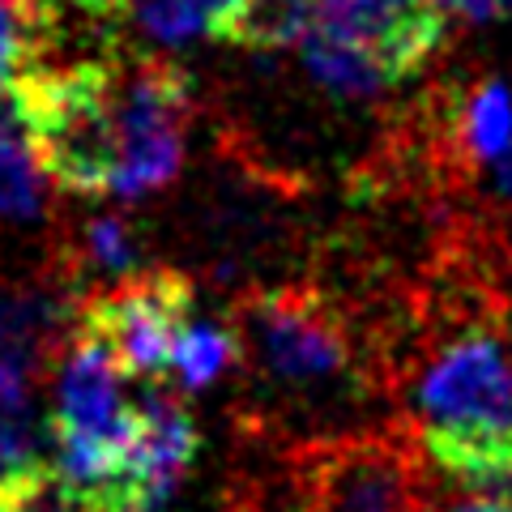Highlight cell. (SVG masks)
Returning <instances> with one entry per match:
<instances>
[{"label": "cell", "instance_id": "obj_1", "mask_svg": "<svg viewBox=\"0 0 512 512\" xmlns=\"http://www.w3.org/2000/svg\"><path fill=\"white\" fill-rule=\"evenodd\" d=\"M512 303L431 265L384 308L393 406L431 470L466 491L512 495Z\"/></svg>", "mask_w": 512, "mask_h": 512}, {"label": "cell", "instance_id": "obj_2", "mask_svg": "<svg viewBox=\"0 0 512 512\" xmlns=\"http://www.w3.org/2000/svg\"><path fill=\"white\" fill-rule=\"evenodd\" d=\"M239 338L235 423L248 440L295 444L363 427L376 402L393 406V363L384 312L320 282L248 286L222 312Z\"/></svg>", "mask_w": 512, "mask_h": 512}, {"label": "cell", "instance_id": "obj_3", "mask_svg": "<svg viewBox=\"0 0 512 512\" xmlns=\"http://www.w3.org/2000/svg\"><path fill=\"white\" fill-rule=\"evenodd\" d=\"M286 512H427L436 483L406 419L363 423L282 448Z\"/></svg>", "mask_w": 512, "mask_h": 512}, {"label": "cell", "instance_id": "obj_4", "mask_svg": "<svg viewBox=\"0 0 512 512\" xmlns=\"http://www.w3.org/2000/svg\"><path fill=\"white\" fill-rule=\"evenodd\" d=\"M120 60L124 52L64 69H30L13 86L43 175L69 197H116Z\"/></svg>", "mask_w": 512, "mask_h": 512}, {"label": "cell", "instance_id": "obj_5", "mask_svg": "<svg viewBox=\"0 0 512 512\" xmlns=\"http://www.w3.org/2000/svg\"><path fill=\"white\" fill-rule=\"evenodd\" d=\"M192 77L167 56L120 60V171L116 197L141 201L175 184L184 167L192 111Z\"/></svg>", "mask_w": 512, "mask_h": 512}, {"label": "cell", "instance_id": "obj_6", "mask_svg": "<svg viewBox=\"0 0 512 512\" xmlns=\"http://www.w3.org/2000/svg\"><path fill=\"white\" fill-rule=\"evenodd\" d=\"M197 282L184 269H137L82 299L77 329L99 338L133 380H167L180 333L192 325Z\"/></svg>", "mask_w": 512, "mask_h": 512}, {"label": "cell", "instance_id": "obj_7", "mask_svg": "<svg viewBox=\"0 0 512 512\" xmlns=\"http://www.w3.org/2000/svg\"><path fill=\"white\" fill-rule=\"evenodd\" d=\"M316 30L355 47L384 82L397 86L440 56L448 9L440 0H320Z\"/></svg>", "mask_w": 512, "mask_h": 512}, {"label": "cell", "instance_id": "obj_8", "mask_svg": "<svg viewBox=\"0 0 512 512\" xmlns=\"http://www.w3.org/2000/svg\"><path fill=\"white\" fill-rule=\"evenodd\" d=\"M39 384L30 367L0 359V500L30 474L52 466V414L39 410Z\"/></svg>", "mask_w": 512, "mask_h": 512}, {"label": "cell", "instance_id": "obj_9", "mask_svg": "<svg viewBox=\"0 0 512 512\" xmlns=\"http://www.w3.org/2000/svg\"><path fill=\"white\" fill-rule=\"evenodd\" d=\"M47 214H52V205H47L43 167L35 158V146H30L18 99L9 90L0 94V248L43 227Z\"/></svg>", "mask_w": 512, "mask_h": 512}, {"label": "cell", "instance_id": "obj_10", "mask_svg": "<svg viewBox=\"0 0 512 512\" xmlns=\"http://www.w3.org/2000/svg\"><path fill=\"white\" fill-rule=\"evenodd\" d=\"M231 372H239V338H235L231 320L227 316L192 320V325L180 333V342H175L167 380L184 393H201Z\"/></svg>", "mask_w": 512, "mask_h": 512}, {"label": "cell", "instance_id": "obj_11", "mask_svg": "<svg viewBox=\"0 0 512 512\" xmlns=\"http://www.w3.org/2000/svg\"><path fill=\"white\" fill-rule=\"evenodd\" d=\"M320 18V0H244L222 43L248 47V52H282L303 47Z\"/></svg>", "mask_w": 512, "mask_h": 512}, {"label": "cell", "instance_id": "obj_12", "mask_svg": "<svg viewBox=\"0 0 512 512\" xmlns=\"http://www.w3.org/2000/svg\"><path fill=\"white\" fill-rule=\"evenodd\" d=\"M0 512H99L94 495L82 491L73 478H64L52 466H43L26 478L22 487H13L5 500H0Z\"/></svg>", "mask_w": 512, "mask_h": 512}, {"label": "cell", "instance_id": "obj_13", "mask_svg": "<svg viewBox=\"0 0 512 512\" xmlns=\"http://www.w3.org/2000/svg\"><path fill=\"white\" fill-rule=\"evenodd\" d=\"M128 18L158 43H184L197 35L214 39L210 13L201 9V0H128Z\"/></svg>", "mask_w": 512, "mask_h": 512}, {"label": "cell", "instance_id": "obj_14", "mask_svg": "<svg viewBox=\"0 0 512 512\" xmlns=\"http://www.w3.org/2000/svg\"><path fill=\"white\" fill-rule=\"evenodd\" d=\"M26 69V22L13 0H0V94L18 86Z\"/></svg>", "mask_w": 512, "mask_h": 512}, {"label": "cell", "instance_id": "obj_15", "mask_svg": "<svg viewBox=\"0 0 512 512\" xmlns=\"http://www.w3.org/2000/svg\"><path fill=\"white\" fill-rule=\"evenodd\" d=\"M427 512H512V495H495V491H448V495H431Z\"/></svg>", "mask_w": 512, "mask_h": 512}, {"label": "cell", "instance_id": "obj_16", "mask_svg": "<svg viewBox=\"0 0 512 512\" xmlns=\"http://www.w3.org/2000/svg\"><path fill=\"white\" fill-rule=\"evenodd\" d=\"M448 9V18H466V22H500L512 13V0H440Z\"/></svg>", "mask_w": 512, "mask_h": 512}, {"label": "cell", "instance_id": "obj_17", "mask_svg": "<svg viewBox=\"0 0 512 512\" xmlns=\"http://www.w3.org/2000/svg\"><path fill=\"white\" fill-rule=\"evenodd\" d=\"M222 512H269V504H265L261 487H252V483H235V487H231V495H227V508H222Z\"/></svg>", "mask_w": 512, "mask_h": 512}]
</instances>
